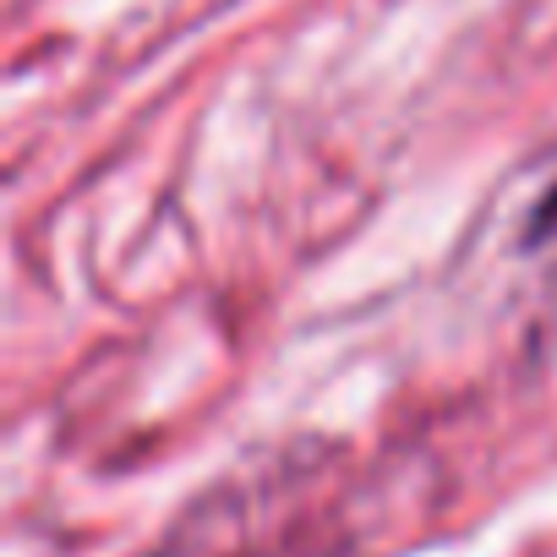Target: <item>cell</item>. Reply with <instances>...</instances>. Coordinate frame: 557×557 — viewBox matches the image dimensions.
I'll list each match as a JSON object with an SVG mask.
<instances>
[{"label": "cell", "instance_id": "cell-1", "mask_svg": "<svg viewBox=\"0 0 557 557\" xmlns=\"http://www.w3.org/2000/svg\"><path fill=\"white\" fill-rule=\"evenodd\" d=\"M546 235H557V186H552L546 202L535 208V240H546Z\"/></svg>", "mask_w": 557, "mask_h": 557}]
</instances>
